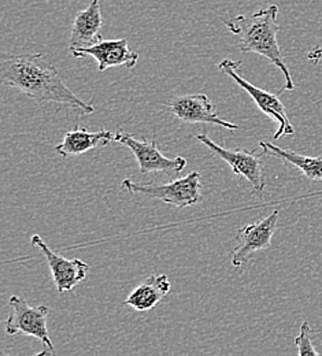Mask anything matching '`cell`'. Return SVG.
Wrapping results in <instances>:
<instances>
[{
    "instance_id": "obj_14",
    "label": "cell",
    "mask_w": 322,
    "mask_h": 356,
    "mask_svg": "<svg viewBox=\"0 0 322 356\" xmlns=\"http://www.w3.org/2000/svg\"><path fill=\"white\" fill-rule=\"evenodd\" d=\"M115 134L108 131L87 132L79 127L63 136V141L55 147L58 155L67 158L73 155H81L97 147H104L110 141H114Z\"/></svg>"
},
{
    "instance_id": "obj_12",
    "label": "cell",
    "mask_w": 322,
    "mask_h": 356,
    "mask_svg": "<svg viewBox=\"0 0 322 356\" xmlns=\"http://www.w3.org/2000/svg\"><path fill=\"white\" fill-rule=\"evenodd\" d=\"M102 25L103 19L100 13V0H92L86 10L79 11L74 17L69 40L70 52L76 54L100 42L103 39L99 33Z\"/></svg>"
},
{
    "instance_id": "obj_11",
    "label": "cell",
    "mask_w": 322,
    "mask_h": 356,
    "mask_svg": "<svg viewBox=\"0 0 322 356\" xmlns=\"http://www.w3.org/2000/svg\"><path fill=\"white\" fill-rule=\"evenodd\" d=\"M76 58L92 56L97 62L99 72H106L110 67L125 66L132 69L138 65V54L132 51L128 45L127 39H115V40H100L96 44L81 49L73 54Z\"/></svg>"
},
{
    "instance_id": "obj_10",
    "label": "cell",
    "mask_w": 322,
    "mask_h": 356,
    "mask_svg": "<svg viewBox=\"0 0 322 356\" xmlns=\"http://www.w3.org/2000/svg\"><path fill=\"white\" fill-rule=\"evenodd\" d=\"M169 108L176 118L186 124H211L228 131H237L240 128L220 118L213 102L204 93L179 96L169 103Z\"/></svg>"
},
{
    "instance_id": "obj_13",
    "label": "cell",
    "mask_w": 322,
    "mask_h": 356,
    "mask_svg": "<svg viewBox=\"0 0 322 356\" xmlns=\"http://www.w3.org/2000/svg\"><path fill=\"white\" fill-rule=\"evenodd\" d=\"M172 289V284L166 274H151L127 298L124 305L138 312H147L156 307Z\"/></svg>"
},
{
    "instance_id": "obj_7",
    "label": "cell",
    "mask_w": 322,
    "mask_h": 356,
    "mask_svg": "<svg viewBox=\"0 0 322 356\" xmlns=\"http://www.w3.org/2000/svg\"><path fill=\"white\" fill-rule=\"evenodd\" d=\"M196 140L204 144L211 152H214L220 159L225 161L234 175L243 176L250 184L257 195H264L266 184L264 181V155H257L255 151L248 152L245 149H234L230 151L214 143L207 134H202L196 136Z\"/></svg>"
},
{
    "instance_id": "obj_4",
    "label": "cell",
    "mask_w": 322,
    "mask_h": 356,
    "mask_svg": "<svg viewBox=\"0 0 322 356\" xmlns=\"http://www.w3.org/2000/svg\"><path fill=\"white\" fill-rule=\"evenodd\" d=\"M8 306L13 312H10L8 318L4 321V330L8 336H15L18 333L36 337L43 344V351L38 355H54L55 347L52 346L48 327V307L38 306L31 307L28 302L22 296H11Z\"/></svg>"
},
{
    "instance_id": "obj_1",
    "label": "cell",
    "mask_w": 322,
    "mask_h": 356,
    "mask_svg": "<svg viewBox=\"0 0 322 356\" xmlns=\"http://www.w3.org/2000/svg\"><path fill=\"white\" fill-rule=\"evenodd\" d=\"M0 80L6 87L17 89L39 104L55 103L70 107L81 115L95 113L92 104L81 100L65 84L58 69L43 54H3Z\"/></svg>"
},
{
    "instance_id": "obj_6",
    "label": "cell",
    "mask_w": 322,
    "mask_h": 356,
    "mask_svg": "<svg viewBox=\"0 0 322 356\" xmlns=\"http://www.w3.org/2000/svg\"><path fill=\"white\" fill-rule=\"evenodd\" d=\"M114 141L127 145L135 155L141 175L150 173H166V175H180L186 168V159L184 156L166 158L158 148L155 136L151 141L143 138L138 140L122 128H118Z\"/></svg>"
},
{
    "instance_id": "obj_9",
    "label": "cell",
    "mask_w": 322,
    "mask_h": 356,
    "mask_svg": "<svg viewBox=\"0 0 322 356\" xmlns=\"http://www.w3.org/2000/svg\"><path fill=\"white\" fill-rule=\"evenodd\" d=\"M31 244L32 247L39 248L40 252L45 255L58 293L73 292V289L79 284H81L88 275L90 273L88 264H86L81 259L69 261L65 257L54 252L39 234H33L31 237Z\"/></svg>"
},
{
    "instance_id": "obj_8",
    "label": "cell",
    "mask_w": 322,
    "mask_h": 356,
    "mask_svg": "<svg viewBox=\"0 0 322 356\" xmlns=\"http://www.w3.org/2000/svg\"><path fill=\"white\" fill-rule=\"evenodd\" d=\"M278 211H272L266 218L258 222L245 225L236 232V247L230 252L232 266L245 265L251 257L262 250H268L276 232Z\"/></svg>"
},
{
    "instance_id": "obj_17",
    "label": "cell",
    "mask_w": 322,
    "mask_h": 356,
    "mask_svg": "<svg viewBox=\"0 0 322 356\" xmlns=\"http://www.w3.org/2000/svg\"><path fill=\"white\" fill-rule=\"evenodd\" d=\"M307 60L313 65H319L322 62V44L316 45L313 49L307 52Z\"/></svg>"
},
{
    "instance_id": "obj_5",
    "label": "cell",
    "mask_w": 322,
    "mask_h": 356,
    "mask_svg": "<svg viewBox=\"0 0 322 356\" xmlns=\"http://www.w3.org/2000/svg\"><path fill=\"white\" fill-rule=\"evenodd\" d=\"M240 67H241V62L232 60V59H224L218 63V70L230 77L240 88L244 89L252 97L257 107L265 115L271 117L278 124V129H277L276 134H273L275 140H280L285 134L291 136V134H295V129L287 115L285 106L280 100L278 95L258 88V87L252 86L251 83H248L245 79L241 77Z\"/></svg>"
},
{
    "instance_id": "obj_15",
    "label": "cell",
    "mask_w": 322,
    "mask_h": 356,
    "mask_svg": "<svg viewBox=\"0 0 322 356\" xmlns=\"http://www.w3.org/2000/svg\"><path fill=\"white\" fill-rule=\"evenodd\" d=\"M259 147L269 156H275L282 162L299 169L303 176L310 181H322V158H312L300 155L292 149L277 147L273 143L261 141Z\"/></svg>"
},
{
    "instance_id": "obj_3",
    "label": "cell",
    "mask_w": 322,
    "mask_h": 356,
    "mask_svg": "<svg viewBox=\"0 0 322 356\" xmlns=\"http://www.w3.org/2000/svg\"><path fill=\"white\" fill-rule=\"evenodd\" d=\"M200 178V173L193 170L185 177L177 178L169 184H138L131 178H125L121 186L124 191L132 195H143L150 199H158L182 210L185 207L195 206L202 200Z\"/></svg>"
},
{
    "instance_id": "obj_2",
    "label": "cell",
    "mask_w": 322,
    "mask_h": 356,
    "mask_svg": "<svg viewBox=\"0 0 322 356\" xmlns=\"http://www.w3.org/2000/svg\"><path fill=\"white\" fill-rule=\"evenodd\" d=\"M277 15L278 7L276 4H271L265 8H259L252 15L223 18V22L230 33L240 38L241 52H254L262 55L280 69L285 79L284 87L278 92L281 93L282 90H293L295 84L285 63L284 54L277 42V33L280 31Z\"/></svg>"
},
{
    "instance_id": "obj_16",
    "label": "cell",
    "mask_w": 322,
    "mask_h": 356,
    "mask_svg": "<svg viewBox=\"0 0 322 356\" xmlns=\"http://www.w3.org/2000/svg\"><path fill=\"white\" fill-rule=\"evenodd\" d=\"M295 346L298 347V354L300 356L320 355V353L314 348L312 343V329L309 322H303L300 325V332L299 336L295 339Z\"/></svg>"
}]
</instances>
